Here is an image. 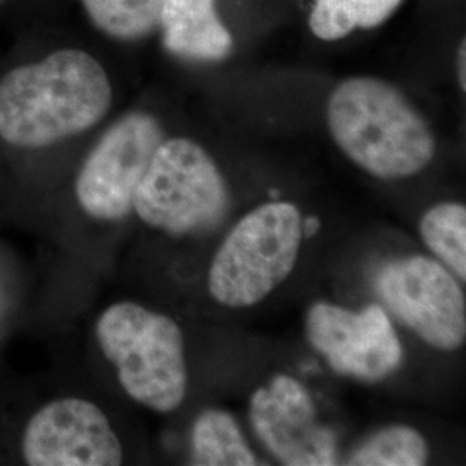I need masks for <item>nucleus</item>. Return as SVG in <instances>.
I'll return each mask as SVG.
<instances>
[{
	"mask_svg": "<svg viewBox=\"0 0 466 466\" xmlns=\"http://www.w3.org/2000/svg\"><path fill=\"white\" fill-rule=\"evenodd\" d=\"M400 4L402 0H317L309 28L319 40H340L354 30L380 26Z\"/></svg>",
	"mask_w": 466,
	"mask_h": 466,
	"instance_id": "nucleus-13",
	"label": "nucleus"
},
{
	"mask_svg": "<svg viewBox=\"0 0 466 466\" xmlns=\"http://www.w3.org/2000/svg\"><path fill=\"white\" fill-rule=\"evenodd\" d=\"M167 0H82L96 28L117 40H138L161 28Z\"/></svg>",
	"mask_w": 466,
	"mask_h": 466,
	"instance_id": "nucleus-14",
	"label": "nucleus"
},
{
	"mask_svg": "<svg viewBox=\"0 0 466 466\" xmlns=\"http://www.w3.org/2000/svg\"><path fill=\"white\" fill-rule=\"evenodd\" d=\"M0 2H2V0H0Z\"/></svg>",
	"mask_w": 466,
	"mask_h": 466,
	"instance_id": "nucleus-20",
	"label": "nucleus"
},
{
	"mask_svg": "<svg viewBox=\"0 0 466 466\" xmlns=\"http://www.w3.org/2000/svg\"><path fill=\"white\" fill-rule=\"evenodd\" d=\"M169 52L199 61H221L232 50V35L219 21L215 0H167L161 19Z\"/></svg>",
	"mask_w": 466,
	"mask_h": 466,
	"instance_id": "nucleus-11",
	"label": "nucleus"
},
{
	"mask_svg": "<svg viewBox=\"0 0 466 466\" xmlns=\"http://www.w3.org/2000/svg\"><path fill=\"white\" fill-rule=\"evenodd\" d=\"M319 227H321V221L317 217H308L302 221V235L313 237L319 232Z\"/></svg>",
	"mask_w": 466,
	"mask_h": 466,
	"instance_id": "nucleus-18",
	"label": "nucleus"
},
{
	"mask_svg": "<svg viewBox=\"0 0 466 466\" xmlns=\"http://www.w3.org/2000/svg\"><path fill=\"white\" fill-rule=\"evenodd\" d=\"M192 460L200 466H254L256 456L235 418L223 410H206L192 427Z\"/></svg>",
	"mask_w": 466,
	"mask_h": 466,
	"instance_id": "nucleus-12",
	"label": "nucleus"
},
{
	"mask_svg": "<svg viewBox=\"0 0 466 466\" xmlns=\"http://www.w3.org/2000/svg\"><path fill=\"white\" fill-rule=\"evenodd\" d=\"M23 458L32 466H117L123 448L99 406L67 398L35 413L23 435Z\"/></svg>",
	"mask_w": 466,
	"mask_h": 466,
	"instance_id": "nucleus-10",
	"label": "nucleus"
},
{
	"mask_svg": "<svg viewBox=\"0 0 466 466\" xmlns=\"http://www.w3.org/2000/svg\"><path fill=\"white\" fill-rule=\"evenodd\" d=\"M385 308L441 350H460L466 339L465 294L450 269L427 256L387 263L375 279Z\"/></svg>",
	"mask_w": 466,
	"mask_h": 466,
	"instance_id": "nucleus-6",
	"label": "nucleus"
},
{
	"mask_svg": "<svg viewBox=\"0 0 466 466\" xmlns=\"http://www.w3.org/2000/svg\"><path fill=\"white\" fill-rule=\"evenodd\" d=\"M309 344L335 373L363 382H379L392 375L404 360L396 329L382 306L363 311L317 302L306 315Z\"/></svg>",
	"mask_w": 466,
	"mask_h": 466,
	"instance_id": "nucleus-8",
	"label": "nucleus"
},
{
	"mask_svg": "<svg viewBox=\"0 0 466 466\" xmlns=\"http://www.w3.org/2000/svg\"><path fill=\"white\" fill-rule=\"evenodd\" d=\"M250 427L268 452L289 466L337 465L335 433L318 420L308 389L289 375H275L249 404Z\"/></svg>",
	"mask_w": 466,
	"mask_h": 466,
	"instance_id": "nucleus-9",
	"label": "nucleus"
},
{
	"mask_svg": "<svg viewBox=\"0 0 466 466\" xmlns=\"http://www.w3.org/2000/svg\"><path fill=\"white\" fill-rule=\"evenodd\" d=\"M420 235L427 248L466 280V208L460 202H441L420 219Z\"/></svg>",
	"mask_w": 466,
	"mask_h": 466,
	"instance_id": "nucleus-16",
	"label": "nucleus"
},
{
	"mask_svg": "<svg viewBox=\"0 0 466 466\" xmlns=\"http://www.w3.org/2000/svg\"><path fill=\"white\" fill-rule=\"evenodd\" d=\"M113 86L88 52L57 50L0 80V138L40 149L84 134L107 115Z\"/></svg>",
	"mask_w": 466,
	"mask_h": 466,
	"instance_id": "nucleus-1",
	"label": "nucleus"
},
{
	"mask_svg": "<svg viewBox=\"0 0 466 466\" xmlns=\"http://www.w3.org/2000/svg\"><path fill=\"white\" fill-rule=\"evenodd\" d=\"M458 82L461 90H466V44L461 42L460 49H458Z\"/></svg>",
	"mask_w": 466,
	"mask_h": 466,
	"instance_id": "nucleus-17",
	"label": "nucleus"
},
{
	"mask_svg": "<svg viewBox=\"0 0 466 466\" xmlns=\"http://www.w3.org/2000/svg\"><path fill=\"white\" fill-rule=\"evenodd\" d=\"M431 450L425 437L408 425H390L371 433L350 452L348 465L423 466Z\"/></svg>",
	"mask_w": 466,
	"mask_h": 466,
	"instance_id": "nucleus-15",
	"label": "nucleus"
},
{
	"mask_svg": "<svg viewBox=\"0 0 466 466\" xmlns=\"http://www.w3.org/2000/svg\"><path fill=\"white\" fill-rule=\"evenodd\" d=\"M327 119L339 149L380 180L410 178L435 156L429 123L394 85L380 78L358 76L339 85Z\"/></svg>",
	"mask_w": 466,
	"mask_h": 466,
	"instance_id": "nucleus-2",
	"label": "nucleus"
},
{
	"mask_svg": "<svg viewBox=\"0 0 466 466\" xmlns=\"http://www.w3.org/2000/svg\"><path fill=\"white\" fill-rule=\"evenodd\" d=\"M227 209V182L211 156L188 138L163 140L135 192L140 219L187 235L215 228Z\"/></svg>",
	"mask_w": 466,
	"mask_h": 466,
	"instance_id": "nucleus-5",
	"label": "nucleus"
},
{
	"mask_svg": "<svg viewBox=\"0 0 466 466\" xmlns=\"http://www.w3.org/2000/svg\"><path fill=\"white\" fill-rule=\"evenodd\" d=\"M96 333L132 400L157 413H171L184 402L188 387L184 333L171 318L140 304L117 302L100 315Z\"/></svg>",
	"mask_w": 466,
	"mask_h": 466,
	"instance_id": "nucleus-3",
	"label": "nucleus"
},
{
	"mask_svg": "<svg viewBox=\"0 0 466 466\" xmlns=\"http://www.w3.org/2000/svg\"><path fill=\"white\" fill-rule=\"evenodd\" d=\"M269 196H271V198H279L280 194H279V190H271V192H269Z\"/></svg>",
	"mask_w": 466,
	"mask_h": 466,
	"instance_id": "nucleus-19",
	"label": "nucleus"
},
{
	"mask_svg": "<svg viewBox=\"0 0 466 466\" xmlns=\"http://www.w3.org/2000/svg\"><path fill=\"white\" fill-rule=\"evenodd\" d=\"M163 128L147 113H130L102 135L76 178V199L88 217L117 221L134 211L142 182L161 142Z\"/></svg>",
	"mask_w": 466,
	"mask_h": 466,
	"instance_id": "nucleus-7",
	"label": "nucleus"
},
{
	"mask_svg": "<svg viewBox=\"0 0 466 466\" xmlns=\"http://www.w3.org/2000/svg\"><path fill=\"white\" fill-rule=\"evenodd\" d=\"M302 237V217L292 202L275 200L252 209L215 254L209 294L227 308L259 304L294 271Z\"/></svg>",
	"mask_w": 466,
	"mask_h": 466,
	"instance_id": "nucleus-4",
	"label": "nucleus"
}]
</instances>
